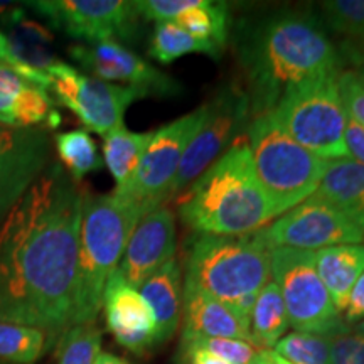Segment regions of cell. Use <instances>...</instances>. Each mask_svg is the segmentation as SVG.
Returning <instances> with one entry per match:
<instances>
[{
    "label": "cell",
    "mask_w": 364,
    "mask_h": 364,
    "mask_svg": "<svg viewBox=\"0 0 364 364\" xmlns=\"http://www.w3.org/2000/svg\"><path fill=\"white\" fill-rule=\"evenodd\" d=\"M341 66L364 81V38L343 39L338 44Z\"/></svg>",
    "instance_id": "obj_37"
},
{
    "label": "cell",
    "mask_w": 364,
    "mask_h": 364,
    "mask_svg": "<svg viewBox=\"0 0 364 364\" xmlns=\"http://www.w3.org/2000/svg\"><path fill=\"white\" fill-rule=\"evenodd\" d=\"M338 78L339 73L304 81L287 91L272 110L295 142L327 162L351 159L344 142L348 112Z\"/></svg>",
    "instance_id": "obj_7"
},
{
    "label": "cell",
    "mask_w": 364,
    "mask_h": 364,
    "mask_svg": "<svg viewBox=\"0 0 364 364\" xmlns=\"http://www.w3.org/2000/svg\"><path fill=\"white\" fill-rule=\"evenodd\" d=\"M54 144L63 166L76 184L91 172H97L103 167L97 144L85 129L58 134L54 136Z\"/></svg>",
    "instance_id": "obj_27"
},
{
    "label": "cell",
    "mask_w": 364,
    "mask_h": 364,
    "mask_svg": "<svg viewBox=\"0 0 364 364\" xmlns=\"http://www.w3.org/2000/svg\"><path fill=\"white\" fill-rule=\"evenodd\" d=\"M189 341L204 351L215 354L228 364H252L258 353L262 351L258 346L250 341L230 339V338H181Z\"/></svg>",
    "instance_id": "obj_32"
},
{
    "label": "cell",
    "mask_w": 364,
    "mask_h": 364,
    "mask_svg": "<svg viewBox=\"0 0 364 364\" xmlns=\"http://www.w3.org/2000/svg\"><path fill=\"white\" fill-rule=\"evenodd\" d=\"M61 117L54 108L51 91L27 80L0 61V125L11 129H58Z\"/></svg>",
    "instance_id": "obj_18"
},
{
    "label": "cell",
    "mask_w": 364,
    "mask_h": 364,
    "mask_svg": "<svg viewBox=\"0 0 364 364\" xmlns=\"http://www.w3.org/2000/svg\"><path fill=\"white\" fill-rule=\"evenodd\" d=\"M204 117L206 103L154 132L134 177L125 188L115 189L113 194L135 203L144 215L164 206L171 198L182 157L201 129Z\"/></svg>",
    "instance_id": "obj_9"
},
{
    "label": "cell",
    "mask_w": 364,
    "mask_h": 364,
    "mask_svg": "<svg viewBox=\"0 0 364 364\" xmlns=\"http://www.w3.org/2000/svg\"><path fill=\"white\" fill-rule=\"evenodd\" d=\"M46 75L51 80L49 91L56 102L75 113L86 132L102 136L124 127L125 112L135 100L144 98L134 88L85 75L59 59L46 70Z\"/></svg>",
    "instance_id": "obj_11"
},
{
    "label": "cell",
    "mask_w": 364,
    "mask_h": 364,
    "mask_svg": "<svg viewBox=\"0 0 364 364\" xmlns=\"http://www.w3.org/2000/svg\"><path fill=\"white\" fill-rule=\"evenodd\" d=\"M188 54H204L213 59H220L223 51L213 44L196 39L176 22H156L149 56L161 65H171L176 59Z\"/></svg>",
    "instance_id": "obj_26"
},
{
    "label": "cell",
    "mask_w": 364,
    "mask_h": 364,
    "mask_svg": "<svg viewBox=\"0 0 364 364\" xmlns=\"http://www.w3.org/2000/svg\"><path fill=\"white\" fill-rule=\"evenodd\" d=\"M268 248H294L314 252L338 245L364 243V228L331 204L307 201L258 230Z\"/></svg>",
    "instance_id": "obj_12"
},
{
    "label": "cell",
    "mask_w": 364,
    "mask_h": 364,
    "mask_svg": "<svg viewBox=\"0 0 364 364\" xmlns=\"http://www.w3.org/2000/svg\"><path fill=\"white\" fill-rule=\"evenodd\" d=\"M176 364H228L215 354L204 351L189 341L181 339L179 351L176 356Z\"/></svg>",
    "instance_id": "obj_38"
},
{
    "label": "cell",
    "mask_w": 364,
    "mask_h": 364,
    "mask_svg": "<svg viewBox=\"0 0 364 364\" xmlns=\"http://www.w3.org/2000/svg\"><path fill=\"white\" fill-rule=\"evenodd\" d=\"M358 332H359V334L364 336V321L359 322V324H358Z\"/></svg>",
    "instance_id": "obj_43"
},
{
    "label": "cell",
    "mask_w": 364,
    "mask_h": 364,
    "mask_svg": "<svg viewBox=\"0 0 364 364\" xmlns=\"http://www.w3.org/2000/svg\"><path fill=\"white\" fill-rule=\"evenodd\" d=\"M0 61L7 63L9 66H12L14 70H17L21 73L22 76H26L27 80L34 81V83H38L43 86V88L49 90L51 88V80H49V76L46 75L44 71H39V70H34V68L24 65V63L21 61L19 58L16 56L12 51V46L9 43L7 36L0 33Z\"/></svg>",
    "instance_id": "obj_36"
},
{
    "label": "cell",
    "mask_w": 364,
    "mask_h": 364,
    "mask_svg": "<svg viewBox=\"0 0 364 364\" xmlns=\"http://www.w3.org/2000/svg\"><path fill=\"white\" fill-rule=\"evenodd\" d=\"M270 275L284 299L289 324L297 332L332 336L349 327L318 277L314 252L270 248Z\"/></svg>",
    "instance_id": "obj_8"
},
{
    "label": "cell",
    "mask_w": 364,
    "mask_h": 364,
    "mask_svg": "<svg viewBox=\"0 0 364 364\" xmlns=\"http://www.w3.org/2000/svg\"><path fill=\"white\" fill-rule=\"evenodd\" d=\"M182 338H230L253 343L250 327L225 302L188 280L182 287Z\"/></svg>",
    "instance_id": "obj_19"
},
{
    "label": "cell",
    "mask_w": 364,
    "mask_h": 364,
    "mask_svg": "<svg viewBox=\"0 0 364 364\" xmlns=\"http://www.w3.org/2000/svg\"><path fill=\"white\" fill-rule=\"evenodd\" d=\"M176 204L181 221L196 235H252L275 218L245 136L182 191Z\"/></svg>",
    "instance_id": "obj_3"
},
{
    "label": "cell",
    "mask_w": 364,
    "mask_h": 364,
    "mask_svg": "<svg viewBox=\"0 0 364 364\" xmlns=\"http://www.w3.org/2000/svg\"><path fill=\"white\" fill-rule=\"evenodd\" d=\"M70 56L95 78L134 88L144 98L172 97L181 90L176 80L149 65L117 41L75 44L70 48Z\"/></svg>",
    "instance_id": "obj_14"
},
{
    "label": "cell",
    "mask_w": 364,
    "mask_h": 364,
    "mask_svg": "<svg viewBox=\"0 0 364 364\" xmlns=\"http://www.w3.org/2000/svg\"><path fill=\"white\" fill-rule=\"evenodd\" d=\"M49 164V136L41 129L0 125V223Z\"/></svg>",
    "instance_id": "obj_15"
},
{
    "label": "cell",
    "mask_w": 364,
    "mask_h": 364,
    "mask_svg": "<svg viewBox=\"0 0 364 364\" xmlns=\"http://www.w3.org/2000/svg\"><path fill=\"white\" fill-rule=\"evenodd\" d=\"M93 364H130L127 359L124 358H118L115 354L112 353H105V351H100L97 354V358H95Z\"/></svg>",
    "instance_id": "obj_42"
},
{
    "label": "cell",
    "mask_w": 364,
    "mask_h": 364,
    "mask_svg": "<svg viewBox=\"0 0 364 364\" xmlns=\"http://www.w3.org/2000/svg\"><path fill=\"white\" fill-rule=\"evenodd\" d=\"M233 48L247 78L252 118L272 112L294 86L343 71L338 46L311 12L284 9L240 19Z\"/></svg>",
    "instance_id": "obj_2"
},
{
    "label": "cell",
    "mask_w": 364,
    "mask_h": 364,
    "mask_svg": "<svg viewBox=\"0 0 364 364\" xmlns=\"http://www.w3.org/2000/svg\"><path fill=\"white\" fill-rule=\"evenodd\" d=\"M311 198L341 209L364 228V166L351 159L331 162Z\"/></svg>",
    "instance_id": "obj_22"
},
{
    "label": "cell",
    "mask_w": 364,
    "mask_h": 364,
    "mask_svg": "<svg viewBox=\"0 0 364 364\" xmlns=\"http://www.w3.org/2000/svg\"><path fill=\"white\" fill-rule=\"evenodd\" d=\"M196 4L198 0H136L134 7L144 21L172 22Z\"/></svg>",
    "instance_id": "obj_34"
},
{
    "label": "cell",
    "mask_w": 364,
    "mask_h": 364,
    "mask_svg": "<svg viewBox=\"0 0 364 364\" xmlns=\"http://www.w3.org/2000/svg\"><path fill=\"white\" fill-rule=\"evenodd\" d=\"M154 132H130L125 127L103 136V159L115 179V189H122L134 177Z\"/></svg>",
    "instance_id": "obj_23"
},
{
    "label": "cell",
    "mask_w": 364,
    "mask_h": 364,
    "mask_svg": "<svg viewBox=\"0 0 364 364\" xmlns=\"http://www.w3.org/2000/svg\"><path fill=\"white\" fill-rule=\"evenodd\" d=\"M245 139L275 218L314 196L329 169L331 162L295 142L277 124L272 112L253 117Z\"/></svg>",
    "instance_id": "obj_5"
},
{
    "label": "cell",
    "mask_w": 364,
    "mask_h": 364,
    "mask_svg": "<svg viewBox=\"0 0 364 364\" xmlns=\"http://www.w3.org/2000/svg\"><path fill=\"white\" fill-rule=\"evenodd\" d=\"M83 198L48 164L0 225V322L36 327L49 343L73 326Z\"/></svg>",
    "instance_id": "obj_1"
},
{
    "label": "cell",
    "mask_w": 364,
    "mask_h": 364,
    "mask_svg": "<svg viewBox=\"0 0 364 364\" xmlns=\"http://www.w3.org/2000/svg\"><path fill=\"white\" fill-rule=\"evenodd\" d=\"M316 267L339 314L348 306L349 294L364 272V243L338 245L314 252Z\"/></svg>",
    "instance_id": "obj_21"
},
{
    "label": "cell",
    "mask_w": 364,
    "mask_h": 364,
    "mask_svg": "<svg viewBox=\"0 0 364 364\" xmlns=\"http://www.w3.org/2000/svg\"><path fill=\"white\" fill-rule=\"evenodd\" d=\"M49 339L36 327L0 322V361L34 364L44 353Z\"/></svg>",
    "instance_id": "obj_28"
},
{
    "label": "cell",
    "mask_w": 364,
    "mask_h": 364,
    "mask_svg": "<svg viewBox=\"0 0 364 364\" xmlns=\"http://www.w3.org/2000/svg\"><path fill=\"white\" fill-rule=\"evenodd\" d=\"M176 24L188 31L196 39L213 44L220 51H225L230 38V7L226 2L198 0L194 7L181 14Z\"/></svg>",
    "instance_id": "obj_25"
},
{
    "label": "cell",
    "mask_w": 364,
    "mask_h": 364,
    "mask_svg": "<svg viewBox=\"0 0 364 364\" xmlns=\"http://www.w3.org/2000/svg\"><path fill=\"white\" fill-rule=\"evenodd\" d=\"M250 122L252 103L248 91L238 80L230 81L206 102V117L182 157L169 199H176L223 152L245 136Z\"/></svg>",
    "instance_id": "obj_10"
},
{
    "label": "cell",
    "mask_w": 364,
    "mask_h": 364,
    "mask_svg": "<svg viewBox=\"0 0 364 364\" xmlns=\"http://www.w3.org/2000/svg\"><path fill=\"white\" fill-rule=\"evenodd\" d=\"M174 255L176 215L164 204L145 215L135 226L118 268L125 280L139 289L159 268L174 260Z\"/></svg>",
    "instance_id": "obj_17"
},
{
    "label": "cell",
    "mask_w": 364,
    "mask_h": 364,
    "mask_svg": "<svg viewBox=\"0 0 364 364\" xmlns=\"http://www.w3.org/2000/svg\"><path fill=\"white\" fill-rule=\"evenodd\" d=\"M186 280L228 307L260 294L272 280L270 248L258 231L245 236L196 235L186 257Z\"/></svg>",
    "instance_id": "obj_6"
},
{
    "label": "cell",
    "mask_w": 364,
    "mask_h": 364,
    "mask_svg": "<svg viewBox=\"0 0 364 364\" xmlns=\"http://www.w3.org/2000/svg\"><path fill=\"white\" fill-rule=\"evenodd\" d=\"M344 142H346V147H348L351 161L363 164L364 166V129L358 124V122H354L349 115H348V124H346Z\"/></svg>",
    "instance_id": "obj_40"
},
{
    "label": "cell",
    "mask_w": 364,
    "mask_h": 364,
    "mask_svg": "<svg viewBox=\"0 0 364 364\" xmlns=\"http://www.w3.org/2000/svg\"><path fill=\"white\" fill-rule=\"evenodd\" d=\"M343 314L344 322L348 326L364 321V272L354 284L351 294H349L348 306H346Z\"/></svg>",
    "instance_id": "obj_39"
},
{
    "label": "cell",
    "mask_w": 364,
    "mask_h": 364,
    "mask_svg": "<svg viewBox=\"0 0 364 364\" xmlns=\"http://www.w3.org/2000/svg\"><path fill=\"white\" fill-rule=\"evenodd\" d=\"M331 364H364V336L349 327L329 336Z\"/></svg>",
    "instance_id": "obj_33"
},
{
    "label": "cell",
    "mask_w": 364,
    "mask_h": 364,
    "mask_svg": "<svg viewBox=\"0 0 364 364\" xmlns=\"http://www.w3.org/2000/svg\"><path fill=\"white\" fill-rule=\"evenodd\" d=\"M252 364H292L284 359L280 354H277L273 349H262L260 353L255 356Z\"/></svg>",
    "instance_id": "obj_41"
},
{
    "label": "cell",
    "mask_w": 364,
    "mask_h": 364,
    "mask_svg": "<svg viewBox=\"0 0 364 364\" xmlns=\"http://www.w3.org/2000/svg\"><path fill=\"white\" fill-rule=\"evenodd\" d=\"M102 307L107 327L127 351L144 356L157 346L156 318L142 294L117 268L105 285Z\"/></svg>",
    "instance_id": "obj_16"
},
{
    "label": "cell",
    "mask_w": 364,
    "mask_h": 364,
    "mask_svg": "<svg viewBox=\"0 0 364 364\" xmlns=\"http://www.w3.org/2000/svg\"><path fill=\"white\" fill-rule=\"evenodd\" d=\"M273 351L292 364H331V341L324 334L290 332L277 343Z\"/></svg>",
    "instance_id": "obj_29"
},
{
    "label": "cell",
    "mask_w": 364,
    "mask_h": 364,
    "mask_svg": "<svg viewBox=\"0 0 364 364\" xmlns=\"http://www.w3.org/2000/svg\"><path fill=\"white\" fill-rule=\"evenodd\" d=\"M339 91L346 112L364 129V81L348 70L339 73Z\"/></svg>",
    "instance_id": "obj_35"
},
{
    "label": "cell",
    "mask_w": 364,
    "mask_h": 364,
    "mask_svg": "<svg viewBox=\"0 0 364 364\" xmlns=\"http://www.w3.org/2000/svg\"><path fill=\"white\" fill-rule=\"evenodd\" d=\"M144 216L135 203L113 193H85L73 326L95 324L102 311L105 285L120 265L130 235Z\"/></svg>",
    "instance_id": "obj_4"
},
{
    "label": "cell",
    "mask_w": 364,
    "mask_h": 364,
    "mask_svg": "<svg viewBox=\"0 0 364 364\" xmlns=\"http://www.w3.org/2000/svg\"><path fill=\"white\" fill-rule=\"evenodd\" d=\"M29 6L83 44L132 41L139 29L140 17L134 2L125 0H41Z\"/></svg>",
    "instance_id": "obj_13"
},
{
    "label": "cell",
    "mask_w": 364,
    "mask_h": 364,
    "mask_svg": "<svg viewBox=\"0 0 364 364\" xmlns=\"http://www.w3.org/2000/svg\"><path fill=\"white\" fill-rule=\"evenodd\" d=\"M102 351V332L95 324L71 326L58 343V364H93Z\"/></svg>",
    "instance_id": "obj_30"
},
{
    "label": "cell",
    "mask_w": 364,
    "mask_h": 364,
    "mask_svg": "<svg viewBox=\"0 0 364 364\" xmlns=\"http://www.w3.org/2000/svg\"><path fill=\"white\" fill-rule=\"evenodd\" d=\"M318 6L326 29L344 39L364 38V0H327Z\"/></svg>",
    "instance_id": "obj_31"
},
{
    "label": "cell",
    "mask_w": 364,
    "mask_h": 364,
    "mask_svg": "<svg viewBox=\"0 0 364 364\" xmlns=\"http://www.w3.org/2000/svg\"><path fill=\"white\" fill-rule=\"evenodd\" d=\"M289 326L284 299L275 282L270 280L258 294L250 317L252 341L260 349H273L284 338Z\"/></svg>",
    "instance_id": "obj_24"
},
{
    "label": "cell",
    "mask_w": 364,
    "mask_h": 364,
    "mask_svg": "<svg viewBox=\"0 0 364 364\" xmlns=\"http://www.w3.org/2000/svg\"><path fill=\"white\" fill-rule=\"evenodd\" d=\"M139 292L156 318L157 346L171 341L182 317V270L176 258L150 275Z\"/></svg>",
    "instance_id": "obj_20"
}]
</instances>
